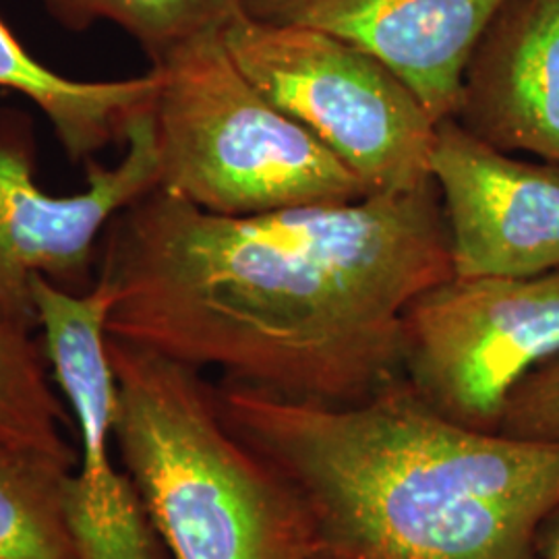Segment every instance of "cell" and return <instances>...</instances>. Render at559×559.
I'll list each match as a JSON object with an SVG mask.
<instances>
[{"mask_svg": "<svg viewBox=\"0 0 559 559\" xmlns=\"http://www.w3.org/2000/svg\"><path fill=\"white\" fill-rule=\"evenodd\" d=\"M537 559H559V510L540 528Z\"/></svg>", "mask_w": 559, "mask_h": 559, "instance_id": "cell-17", "label": "cell"}, {"mask_svg": "<svg viewBox=\"0 0 559 559\" xmlns=\"http://www.w3.org/2000/svg\"><path fill=\"white\" fill-rule=\"evenodd\" d=\"M454 119L508 154L559 164V0H508L462 80Z\"/></svg>", "mask_w": 559, "mask_h": 559, "instance_id": "cell-11", "label": "cell"}, {"mask_svg": "<svg viewBox=\"0 0 559 559\" xmlns=\"http://www.w3.org/2000/svg\"><path fill=\"white\" fill-rule=\"evenodd\" d=\"M158 83L154 69L127 80L64 78L34 59L0 20V87L40 108L69 160L87 164L112 143L124 145L133 119L156 100Z\"/></svg>", "mask_w": 559, "mask_h": 559, "instance_id": "cell-12", "label": "cell"}, {"mask_svg": "<svg viewBox=\"0 0 559 559\" xmlns=\"http://www.w3.org/2000/svg\"><path fill=\"white\" fill-rule=\"evenodd\" d=\"M75 464L0 445V559H78L64 510Z\"/></svg>", "mask_w": 559, "mask_h": 559, "instance_id": "cell-13", "label": "cell"}, {"mask_svg": "<svg viewBox=\"0 0 559 559\" xmlns=\"http://www.w3.org/2000/svg\"><path fill=\"white\" fill-rule=\"evenodd\" d=\"M115 443L168 559H316L293 487L228 427L200 369L108 336Z\"/></svg>", "mask_w": 559, "mask_h": 559, "instance_id": "cell-3", "label": "cell"}, {"mask_svg": "<svg viewBox=\"0 0 559 559\" xmlns=\"http://www.w3.org/2000/svg\"><path fill=\"white\" fill-rule=\"evenodd\" d=\"M460 278H524L559 270V164L514 158L438 122L429 158Z\"/></svg>", "mask_w": 559, "mask_h": 559, "instance_id": "cell-9", "label": "cell"}, {"mask_svg": "<svg viewBox=\"0 0 559 559\" xmlns=\"http://www.w3.org/2000/svg\"><path fill=\"white\" fill-rule=\"evenodd\" d=\"M64 27L110 21L140 44L152 64L185 41L224 29L242 0H41Z\"/></svg>", "mask_w": 559, "mask_h": 559, "instance_id": "cell-15", "label": "cell"}, {"mask_svg": "<svg viewBox=\"0 0 559 559\" xmlns=\"http://www.w3.org/2000/svg\"><path fill=\"white\" fill-rule=\"evenodd\" d=\"M108 336L226 380L355 404L402 376L404 311L454 276L438 187L218 216L152 189L102 237Z\"/></svg>", "mask_w": 559, "mask_h": 559, "instance_id": "cell-1", "label": "cell"}, {"mask_svg": "<svg viewBox=\"0 0 559 559\" xmlns=\"http://www.w3.org/2000/svg\"><path fill=\"white\" fill-rule=\"evenodd\" d=\"M29 288L44 355L80 431V471L64 489L78 559H168L138 487L112 460L119 383L108 353L110 284L98 278L73 293L34 274Z\"/></svg>", "mask_w": 559, "mask_h": 559, "instance_id": "cell-7", "label": "cell"}, {"mask_svg": "<svg viewBox=\"0 0 559 559\" xmlns=\"http://www.w3.org/2000/svg\"><path fill=\"white\" fill-rule=\"evenodd\" d=\"M222 40L261 94L336 154L367 195L433 182L438 120L380 59L328 32L245 11L224 25Z\"/></svg>", "mask_w": 559, "mask_h": 559, "instance_id": "cell-5", "label": "cell"}, {"mask_svg": "<svg viewBox=\"0 0 559 559\" xmlns=\"http://www.w3.org/2000/svg\"><path fill=\"white\" fill-rule=\"evenodd\" d=\"M508 0H242L270 23L338 36L380 59L431 117L454 119L462 80L483 34Z\"/></svg>", "mask_w": 559, "mask_h": 559, "instance_id": "cell-10", "label": "cell"}, {"mask_svg": "<svg viewBox=\"0 0 559 559\" xmlns=\"http://www.w3.org/2000/svg\"><path fill=\"white\" fill-rule=\"evenodd\" d=\"M559 357V270L524 278L450 276L402 320V378L460 425L500 431L512 392Z\"/></svg>", "mask_w": 559, "mask_h": 559, "instance_id": "cell-6", "label": "cell"}, {"mask_svg": "<svg viewBox=\"0 0 559 559\" xmlns=\"http://www.w3.org/2000/svg\"><path fill=\"white\" fill-rule=\"evenodd\" d=\"M500 433L522 440L559 441V357L540 365L512 392Z\"/></svg>", "mask_w": 559, "mask_h": 559, "instance_id": "cell-16", "label": "cell"}, {"mask_svg": "<svg viewBox=\"0 0 559 559\" xmlns=\"http://www.w3.org/2000/svg\"><path fill=\"white\" fill-rule=\"evenodd\" d=\"M67 413L46 376V355L32 330L0 321V445L36 450L75 464L62 438Z\"/></svg>", "mask_w": 559, "mask_h": 559, "instance_id": "cell-14", "label": "cell"}, {"mask_svg": "<svg viewBox=\"0 0 559 559\" xmlns=\"http://www.w3.org/2000/svg\"><path fill=\"white\" fill-rule=\"evenodd\" d=\"M152 108L131 122L122 160L87 162V185L73 195L41 189L29 124L20 115L0 120V321L38 328L29 288L34 274L73 293L94 286L98 240L108 224L160 185Z\"/></svg>", "mask_w": 559, "mask_h": 559, "instance_id": "cell-8", "label": "cell"}, {"mask_svg": "<svg viewBox=\"0 0 559 559\" xmlns=\"http://www.w3.org/2000/svg\"><path fill=\"white\" fill-rule=\"evenodd\" d=\"M152 69L164 191L233 218L367 195L336 154L240 71L222 29L180 44Z\"/></svg>", "mask_w": 559, "mask_h": 559, "instance_id": "cell-4", "label": "cell"}, {"mask_svg": "<svg viewBox=\"0 0 559 559\" xmlns=\"http://www.w3.org/2000/svg\"><path fill=\"white\" fill-rule=\"evenodd\" d=\"M214 396L293 487L316 559H537L559 510V441L460 425L402 376L355 404L230 380Z\"/></svg>", "mask_w": 559, "mask_h": 559, "instance_id": "cell-2", "label": "cell"}]
</instances>
